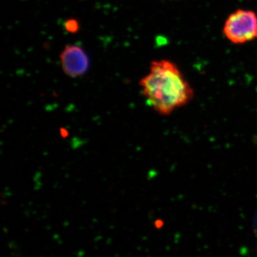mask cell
I'll list each match as a JSON object with an SVG mask.
<instances>
[{"label": "cell", "instance_id": "cell-4", "mask_svg": "<svg viewBox=\"0 0 257 257\" xmlns=\"http://www.w3.org/2000/svg\"><path fill=\"white\" fill-rule=\"evenodd\" d=\"M64 28L69 33L75 34L79 31L80 25L76 19L70 18L66 20L64 24Z\"/></svg>", "mask_w": 257, "mask_h": 257}, {"label": "cell", "instance_id": "cell-1", "mask_svg": "<svg viewBox=\"0 0 257 257\" xmlns=\"http://www.w3.org/2000/svg\"><path fill=\"white\" fill-rule=\"evenodd\" d=\"M140 85L147 103L163 116L187 105L194 96V89L178 65L168 60L152 61Z\"/></svg>", "mask_w": 257, "mask_h": 257}, {"label": "cell", "instance_id": "cell-3", "mask_svg": "<svg viewBox=\"0 0 257 257\" xmlns=\"http://www.w3.org/2000/svg\"><path fill=\"white\" fill-rule=\"evenodd\" d=\"M60 60L64 73L71 78L82 77L89 70V57L79 45H67L61 52Z\"/></svg>", "mask_w": 257, "mask_h": 257}, {"label": "cell", "instance_id": "cell-2", "mask_svg": "<svg viewBox=\"0 0 257 257\" xmlns=\"http://www.w3.org/2000/svg\"><path fill=\"white\" fill-rule=\"evenodd\" d=\"M224 37L234 45H243L257 40V14L247 9H238L225 20Z\"/></svg>", "mask_w": 257, "mask_h": 257}]
</instances>
